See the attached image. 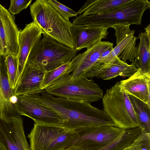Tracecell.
Masks as SVG:
<instances>
[{
	"label": "cell",
	"instance_id": "6da1fadb",
	"mask_svg": "<svg viewBox=\"0 0 150 150\" xmlns=\"http://www.w3.org/2000/svg\"><path fill=\"white\" fill-rule=\"evenodd\" d=\"M28 94L38 102L54 111L60 119V124L69 129H77L114 125L103 110L82 100L55 98L42 90L39 93Z\"/></svg>",
	"mask_w": 150,
	"mask_h": 150
},
{
	"label": "cell",
	"instance_id": "7a4b0ae2",
	"mask_svg": "<svg viewBox=\"0 0 150 150\" xmlns=\"http://www.w3.org/2000/svg\"><path fill=\"white\" fill-rule=\"evenodd\" d=\"M30 8L33 21L42 30L43 34H47L57 42L74 49L71 30L72 23L66 20L47 0H36Z\"/></svg>",
	"mask_w": 150,
	"mask_h": 150
},
{
	"label": "cell",
	"instance_id": "3957f363",
	"mask_svg": "<svg viewBox=\"0 0 150 150\" xmlns=\"http://www.w3.org/2000/svg\"><path fill=\"white\" fill-rule=\"evenodd\" d=\"M33 47L26 63L43 72L53 70L71 62L76 55L75 49L67 46L46 34Z\"/></svg>",
	"mask_w": 150,
	"mask_h": 150
},
{
	"label": "cell",
	"instance_id": "277c9868",
	"mask_svg": "<svg viewBox=\"0 0 150 150\" xmlns=\"http://www.w3.org/2000/svg\"><path fill=\"white\" fill-rule=\"evenodd\" d=\"M150 8L147 0H131L107 13L87 16L80 15L73 20L76 25H89L108 28L118 24L141 25L145 11Z\"/></svg>",
	"mask_w": 150,
	"mask_h": 150
},
{
	"label": "cell",
	"instance_id": "5b68a950",
	"mask_svg": "<svg viewBox=\"0 0 150 150\" xmlns=\"http://www.w3.org/2000/svg\"><path fill=\"white\" fill-rule=\"evenodd\" d=\"M44 90L47 93L58 97L90 103L99 100L103 95L100 86L83 73L74 77L69 73H66Z\"/></svg>",
	"mask_w": 150,
	"mask_h": 150
},
{
	"label": "cell",
	"instance_id": "8992f818",
	"mask_svg": "<svg viewBox=\"0 0 150 150\" xmlns=\"http://www.w3.org/2000/svg\"><path fill=\"white\" fill-rule=\"evenodd\" d=\"M102 99L103 110L114 126L122 129L139 126L128 96L120 88L119 81L106 90Z\"/></svg>",
	"mask_w": 150,
	"mask_h": 150
},
{
	"label": "cell",
	"instance_id": "52a82bcc",
	"mask_svg": "<svg viewBox=\"0 0 150 150\" xmlns=\"http://www.w3.org/2000/svg\"><path fill=\"white\" fill-rule=\"evenodd\" d=\"M78 136L60 125L36 123L28 136L31 150H66Z\"/></svg>",
	"mask_w": 150,
	"mask_h": 150
},
{
	"label": "cell",
	"instance_id": "ba28073f",
	"mask_svg": "<svg viewBox=\"0 0 150 150\" xmlns=\"http://www.w3.org/2000/svg\"><path fill=\"white\" fill-rule=\"evenodd\" d=\"M124 129L111 125L74 130L78 136L66 150H98L102 149L115 140Z\"/></svg>",
	"mask_w": 150,
	"mask_h": 150
},
{
	"label": "cell",
	"instance_id": "9c48e42d",
	"mask_svg": "<svg viewBox=\"0 0 150 150\" xmlns=\"http://www.w3.org/2000/svg\"><path fill=\"white\" fill-rule=\"evenodd\" d=\"M130 25L118 24L111 27L115 31L116 45L108 54L100 58L94 66L101 64H110L117 57L125 62L127 60L133 62L137 51L136 41L139 38L134 35L135 30H131Z\"/></svg>",
	"mask_w": 150,
	"mask_h": 150
},
{
	"label": "cell",
	"instance_id": "30bf717a",
	"mask_svg": "<svg viewBox=\"0 0 150 150\" xmlns=\"http://www.w3.org/2000/svg\"><path fill=\"white\" fill-rule=\"evenodd\" d=\"M14 107L20 116L32 119L35 123L60 125L59 118L51 109L38 102L28 94L16 96Z\"/></svg>",
	"mask_w": 150,
	"mask_h": 150
},
{
	"label": "cell",
	"instance_id": "8fae6325",
	"mask_svg": "<svg viewBox=\"0 0 150 150\" xmlns=\"http://www.w3.org/2000/svg\"><path fill=\"white\" fill-rule=\"evenodd\" d=\"M0 143L4 150H31L20 116L8 121L0 118Z\"/></svg>",
	"mask_w": 150,
	"mask_h": 150
},
{
	"label": "cell",
	"instance_id": "7c38bea8",
	"mask_svg": "<svg viewBox=\"0 0 150 150\" xmlns=\"http://www.w3.org/2000/svg\"><path fill=\"white\" fill-rule=\"evenodd\" d=\"M20 31L14 15L0 4V38L5 56L11 54L17 57Z\"/></svg>",
	"mask_w": 150,
	"mask_h": 150
},
{
	"label": "cell",
	"instance_id": "4fadbf2b",
	"mask_svg": "<svg viewBox=\"0 0 150 150\" xmlns=\"http://www.w3.org/2000/svg\"><path fill=\"white\" fill-rule=\"evenodd\" d=\"M113 43L100 41L84 52L76 54L72 59L70 75L77 76L93 67L98 60L110 52Z\"/></svg>",
	"mask_w": 150,
	"mask_h": 150
},
{
	"label": "cell",
	"instance_id": "5bb4252c",
	"mask_svg": "<svg viewBox=\"0 0 150 150\" xmlns=\"http://www.w3.org/2000/svg\"><path fill=\"white\" fill-rule=\"evenodd\" d=\"M108 29L99 26L72 23L71 30L74 49L77 51L84 48L88 49L102 39H106L109 34Z\"/></svg>",
	"mask_w": 150,
	"mask_h": 150
},
{
	"label": "cell",
	"instance_id": "9a60e30c",
	"mask_svg": "<svg viewBox=\"0 0 150 150\" xmlns=\"http://www.w3.org/2000/svg\"><path fill=\"white\" fill-rule=\"evenodd\" d=\"M42 34V30L34 21L26 24L22 30H20L18 39L19 49L17 57L18 61L17 83L31 50L41 39Z\"/></svg>",
	"mask_w": 150,
	"mask_h": 150
},
{
	"label": "cell",
	"instance_id": "2e32d148",
	"mask_svg": "<svg viewBox=\"0 0 150 150\" xmlns=\"http://www.w3.org/2000/svg\"><path fill=\"white\" fill-rule=\"evenodd\" d=\"M13 91L9 81L5 55L0 53V118L6 121L20 116L14 107Z\"/></svg>",
	"mask_w": 150,
	"mask_h": 150
},
{
	"label": "cell",
	"instance_id": "e0dca14e",
	"mask_svg": "<svg viewBox=\"0 0 150 150\" xmlns=\"http://www.w3.org/2000/svg\"><path fill=\"white\" fill-rule=\"evenodd\" d=\"M119 82L120 88L127 95L150 105V71L138 68L132 75Z\"/></svg>",
	"mask_w": 150,
	"mask_h": 150
},
{
	"label": "cell",
	"instance_id": "ac0fdd59",
	"mask_svg": "<svg viewBox=\"0 0 150 150\" xmlns=\"http://www.w3.org/2000/svg\"><path fill=\"white\" fill-rule=\"evenodd\" d=\"M137 69L138 68L133 64H129L117 57L115 60L110 64H98L82 73L87 78L92 79L95 77L103 80H108L120 76L129 78Z\"/></svg>",
	"mask_w": 150,
	"mask_h": 150
},
{
	"label": "cell",
	"instance_id": "d6986e66",
	"mask_svg": "<svg viewBox=\"0 0 150 150\" xmlns=\"http://www.w3.org/2000/svg\"><path fill=\"white\" fill-rule=\"evenodd\" d=\"M45 73L26 63L13 90L14 97L40 92L42 90L41 86Z\"/></svg>",
	"mask_w": 150,
	"mask_h": 150
},
{
	"label": "cell",
	"instance_id": "ffe728a7",
	"mask_svg": "<svg viewBox=\"0 0 150 150\" xmlns=\"http://www.w3.org/2000/svg\"><path fill=\"white\" fill-rule=\"evenodd\" d=\"M131 0H88L77 13L84 16L100 15L108 12Z\"/></svg>",
	"mask_w": 150,
	"mask_h": 150
},
{
	"label": "cell",
	"instance_id": "44dd1931",
	"mask_svg": "<svg viewBox=\"0 0 150 150\" xmlns=\"http://www.w3.org/2000/svg\"><path fill=\"white\" fill-rule=\"evenodd\" d=\"M138 36L140 42L137 46L135 58L132 64L137 68L150 71V39L145 32H141Z\"/></svg>",
	"mask_w": 150,
	"mask_h": 150
},
{
	"label": "cell",
	"instance_id": "7402d4cb",
	"mask_svg": "<svg viewBox=\"0 0 150 150\" xmlns=\"http://www.w3.org/2000/svg\"><path fill=\"white\" fill-rule=\"evenodd\" d=\"M128 96L137 118L139 127L145 132L150 133V105L132 96Z\"/></svg>",
	"mask_w": 150,
	"mask_h": 150
},
{
	"label": "cell",
	"instance_id": "603a6c76",
	"mask_svg": "<svg viewBox=\"0 0 150 150\" xmlns=\"http://www.w3.org/2000/svg\"><path fill=\"white\" fill-rule=\"evenodd\" d=\"M71 61L62 64L52 70L45 72L41 88L44 90L56 82L62 76L68 73L70 74L72 67Z\"/></svg>",
	"mask_w": 150,
	"mask_h": 150
},
{
	"label": "cell",
	"instance_id": "cb8c5ba5",
	"mask_svg": "<svg viewBox=\"0 0 150 150\" xmlns=\"http://www.w3.org/2000/svg\"><path fill=\"white\" fill-rule=\"evenodd\" d=\"M5 62L10 85L13 91L17 83L18 68L17 57L9 54L5 56Z\"/></svg>",
	"mask_w": 150,
	"mask_h": 150
},
{
	"label": "cell",
	"instance_id": "d4e9b609",
	"mask_svg": "<svg viewBox=\"0 0 150 150\" xmlns=\"http://www.w3.org/2000/svg\"><path fill=\"white\" fill-rule=\"evenodd\" d=\"M48 3L66 20L70 21L69 18L76 17L77 13L71 9L54 0H47Z\"/></svg>",
	"mask_w": 150,
	"mask_h": 150
},
{
	"label": "cell",
	"instance_id": "484cf974",
	"mask_svg": "<svg viewBox=\"0 0 150 150\" xmlns=\"http://www.w3.org/2000/svg\"><path fill=\"white\" fill-rule=\"evenodd\" d=\"M32 2V0H11L8 10L13 15L18 14L26 8Z\"/></svg>",
	"mask_w": 150,
	"mask_h": 150
},
{
	"label": "cell",
	"instance_id": "4316f807",
	"mask_svg": "<svg viewBox=\"0 0 150 150\" xmlns=\"http://www.w3.org/2000/svg\"><path fill=\"white\" fill-rule=\"evenodd\" d=\"M121 145V140L118 138L108 145L98 150H116L119 149Z\"/></svg>",
	"mask_w": 150,
	"mask_h": 150
},
{
	"label": "cell",
	"instance_id": "83f0119b",
	"mask_svg": "<svg viewBox=\"0 0 150 150\" xmlns=\"http://www.w3.org/2000/svg\"><path fill=\"white\" fill-rule=\"evenodd\" d=\"M123 150H145L143 143L141 141L136 140L131 146Z\"/></svg>",
	"mask_w": 150,
	"mask_h": 150
},
{
	"label": "cell",
	"instance_id": "f1b7e54d",
	"mask_svg": "<svg viewBox=\"0 0 150 150\" xmlns=\"http://www.w3.org/2000/svg\"><path fill=\"white\" fill-rule=\"evenodd\" d=\"M144 30L147 36L150 39V24H149L145 28Z\"/></svg>",
	"mask_w": 150,
	"mask_h": 150
},
{
	"label": "cell",
	"instance_id": "f546056e",
	"mask_svg": "<svg viewBox=\"0 0 150 150\" xmlns=\"http://www.w3.org/2000/svg\"><path fill=\"white\" fill-rule=\"evenodd\" d=\"M0 53L4 54V52L0 38Z\"/></svg>",
	"mask_w": 150,
	"mask_h": 150
},
{
	"label": "cell",
	"instance_id": "4dcf8cb0",
	"mask_svg": "<svg viewBox=\"0 0 150 150\" xmlns=\"http://www.w3.org/2000/svg\"><path fill=\"white\" fill-rule=\"evenodd\" d=\"M0 150H4L2 146L0 143Z\"/></svg>",
	"mask_w": 150,
	"mask_h": 150
},
{
	"label": "cell",
	"instance_id": "1f68e13d",
	"mask_svg": "<svg viewBox=\"0 0 150 150\" xmlns=\"http://www.w3.org/2000/svg\"><path fill=\"white\" fill-rule=\"evenodd\" d=\"M124 149H117V150H123Z\"/></svg>",
	"mask_w": 150,
	"mask_h": 150
}]
</instances>
